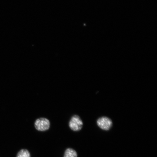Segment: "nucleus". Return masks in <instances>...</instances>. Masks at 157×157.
<instances>
[{
	"label": "nucleus",
	"mask_w": 157,
	"mask_h": 157,
	"mask_svg": "<svg viewBox=\"0 0 157 157\" xmlns=\"http://www.w3.org/2000/svg\"><path fill=\"white\" fill-rule=\"evenodd\" d=\"M69 126L72 131H79L83 127V121L78 116L74 115L71 118L69 122Z\"/></svg>",
	"instance_id": "1"
},
{
	"label": "nucleus",
	"mask_w": 157,
	"mask_h": 157,
	"mask_svg": "<svg viewBox=\"0 0 157 157\" xmlns=\"http://www.w3.org/2000/svg\"><path fill=\"white\" fill-rule=\"evenodd\" d=\"M34 125L37 130L44 131L48 130L50 128V123L48 119L44 117H41L36 120Z\"/></svg>",
	"instance_id": "2"
},
{
	"label": "nucleus",
	"mask_w": 157,
	"mask_h": 157,
	"mask_svg": "<svg viewBox=\"0 0 157 157\" xmlns=\"http://www.w3.org/2000/svg\"><path fill=\"white\" fill-rule=\"evenodd\" d=\"M97 124L100 128L105 131H108L113 126V122L110 119L107 117H102L98 119Z\"/></svg>",
	"instance_id": "3"
},
{
	"label": "nucleus",
	"mask_w": 157,
	"mask_h": 157,
	"mask_svg": "<svg viewBox=\"0 0 157 157\" xmlns=\"http://www.w3.org/2000/svg\"><path fill=\"white\" fill-rule=\"evenodd\" d=\"M64 157H78V154L74 149L69 148L65 152Z\"/></svg>",
	"instance_id": "4"
},
{
	"label": "nucleus",
	"mask_w": 157,
	"mask_h": 157,
	"mask_svg": "<svg viewBox=\"0 0 157 157\" xmlns=\"http://www.w3.org/2000/svg\"><path fill=\"white\" fill-rule=\"evenodd\" d=\"M17 157H31V155L28 150L22 149L17 153Z\"/></svg>",
	"instance_id": "5"
}]
</instances>
